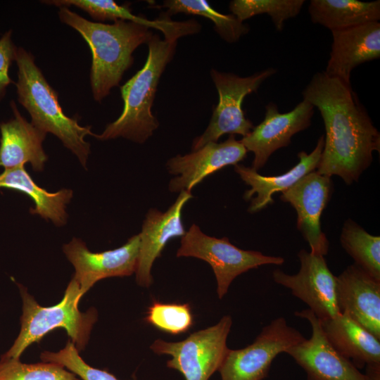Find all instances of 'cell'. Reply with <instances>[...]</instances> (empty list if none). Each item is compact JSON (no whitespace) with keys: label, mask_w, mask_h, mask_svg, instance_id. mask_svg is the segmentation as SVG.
I'll list each match as a JSON object with an SVG mask.
<instances>
[{"label":"cell","mask_w":380,"mask_h":380,"mask_svg":"<svg viewBox=\"0 0 380 380\" xmlns=\"http://www.w3.org/2000/svg\"><path fill=\"white\" fill-rule=\"evenodd\" d=\"M247 153L244 146L234 135L221 143L209 142L184 156L177 155L167 162L170 174L177 175L169 184L173 192L191 191L207 176L229 165H236Z\"/></svg>","instance_id":"obj_15"},{"label":"cell","mask_w":380,"mask_h":380,"mask_svg":"<svg viewBox=\"0 0 380 380\" xmlns=\"http://www.w3.org/2000/svg\"><path fill=\"white\" fill-rule=\"evenodd\" d=\"M192 198L191 191H182L170 208L162 213L151 209L147 213L139 235V251L136 280L148 287L153 282L151 273L153 262L172 238L183 236L186 231L182 221V208Z\"/></svg>","instance_id":"obj_17"},{"label":"cell","mask_w":380,"mask_h":380,"mask_svg":"<svg viewBox=\"0 0 380 380\" xmlns=\"http://www.w3.org/2000/svg\"><path fill=\"white\" fill-rule=\"evenodd\" d=\"M20 294L23 299L20 331L13 346L2 357L19 359L30 345L39 341L56 328L65 329L78 351L85 348L98 314L94 308L84 312L80 311L78 303L82 296L78 283L73 278L61 301L53 306L39 305L22 286Z\"/></svg>","instance_id":"obj_5"},{"label":"cell","mask_w":380,"mask_h":380,"mask_svg":"<svg viewBox=\"0 0 380 380\" xmlns=\"http://www.w3.org/2000/svg\"><path fill=\"white\" fill-rule=\"evenodd\" d=\"M0 380H80L76 375L53 362L24 364L19 359L0 360Z\"/></svg>","instance_id":"obj_28"},{"label":"cell","mask_w":380,"mask_h":380,"mask_svg":"<svg viewBox=\"0 0 380 380\" xmlns=\"http://www.w3.org/2000/svg\"><path fill=\"white\" fill-rule=\"evenodd\" d=\"M57 7H77L87 12L92 19L98 23L106 20H127L146 25L150 28L159 30L165 38H177L184 36L187 32V25L184 21H172L165 13L160 15L155 20L135 15L132 13L129 4L119 5L112 0H45L41 1Z\"/></svg>","instance_id":"obj_23"},{"label":"cell","mask_w":380,"mask_h":380,"mask_svg":"<svg viewBox=\"0 0 380 380\" xmlns=\"http://www.w3.org/2000/svg\"><path fill=\"white\" fill-rule=\"evenodd\" d=\"M302 94L319 110L326 131L316 172L348 185L357 182L380 151V134L350 84L318 72Z\"/></svg>","instance_id":"obj_1"},{"label":"cell","mask_w":380,"mask_h":380,"mask_svg":"<svg viewBox=\"0 0 380 380\" xmlns=\"http://www.w3.org/2000/svg\"><path fill=\"white\" fill-rule=\"evenodd\" d=\"M336 304L346 314L380 339V281L353 263L336 277Z\"/></svg>","instance_id":"obj_16"},{"label":"cell","mask_w":380,"mask_h":380,"mask_svg":"<svg viewBox=\"0 0 380 380\" xmlns=\"http://www.w3.org/2000/svg\"><path fill=\"white\" fill-rule=\"evenodd\" d=\"M58 14L60 20L79 32L89 46L91 92L94 99L100 102L118 86L133 64L134 50L148 42L153 35L151 28L125 20L112 24L90 21L64 6L59 7Z\"/></svg>","instance_id":"obj_2"},{"label":"cell","mask_w":380,"mask_h":380,"mask_svg":"<svg viewBox=\"0 0 380 380\" xmlns=\"http://www.w3.org/2000/svg\"><path fill=\"white\" fill-rule=\"evenodd\" d=\"M331 32V49L324 72L350 84L351 72L355 67L380 57V23L371 22Z\"/></svg>","instance_id":"obj_18"},{"label":"cell","mask_w":380,"mask_h":380,"mask_svg":"<svg viewBox=\"0 0 380 380\" xmlns=\"http://www.w3.org/2000/svg\"><path fill=\"white\" fill-rule=\"evenodd\" d=\"M324 145V137L322 135L315 148L310 153L300 151L298 154L299 161L284 174L276 176H263L252 167L243 165H234L235 172L241 179L251 186L244 194V198L251 199L249 213H256L272 204V196L276 192H282L300 180L305 175L315 171L319 165Z\"/></svg>","instance_id":"obj_20"},{"label":"cell","mask_w":380,"mask_h":380,"mask_svg":"<svg viewBox=\"0 0 380 380\" xmlns=\"http://www.w3.org/2000/svg\"><path fill=\"white\" fill-rule=\"evenodd\" d=\"M12 31H6L0 38V101L6 94L8 86L13 83L9 77V68L15 61L17 46L12 40Z\"/></svg>","instance_id":"obj_31"},{"label":"cell","mask_w":380,"mask_h":380,"mask_svg":"<svg viewBox=\"0 0 380 380\" xmlns=\"http://www.w3.org/2000/svg\"><path fill=\"white\" fill-rule=\"evenodd\" d=\"M305 338L284 317H277L264 327L249 346L228 350L218 369L221 380H262L279 354Z\"/></svg>","instance_id":"obj_9"},{"label":"cell","mask_w":380,"mask_h":380,"mask_svg":"<svg viewBox=\"0 0 380 380\" xmlns=\"http://www.w3.org/2000/svg\"><path fill=\"white\" fill-rule=\"evenodd\" d=\"M320 324L332 347L357 368L380 364V339L349 316L339 313Z\"/></svg>","instance_id":"obj_21"},{"label":"cell","mask_w":380,"mask_h":380,"mask_svg":"<svg viewBox=\"0 0 380 380\" xmlns=\"http://www.w3.org/2000/svg\"><path fill=\"white\" fill-rule=\"evenodd\" d=\"M10 106L13 117L0 123V167L11 169L29 163L41 172L48 158L42 146L46 133L21 115L15 101Z\"/></svg>","instance_id":"obj_19"},{"label":"cell","mask_w":380,"mask_h":380,"mask_svg":"<svg viewBox=\"0 0 380 380\" xmlns=\"http://www.w3.org/2000/svg\"><path fill=\"white\" fill-rule=\"evenodd\" d=\"M63 251L75 267L73 279L78 283L83 296L101 279L130 276L136 272L139 235L132 236L118 248L99 253L91 252L82 241L74 238L63 246Z\"/></svg>","instance_id":"obj_12"},{"label":"cell","mask_w":380,"mask_h":380,"mask_svg":"<svg viewBox=\"0 0 380 380\" xmlns=\"http://www.w3.org/2000/svg\"><path fill=\"white\" fill-rule=\"evenodd\" d=\"M340 239L343 248L355 264L380 281V237L369 234L348 219L343 224Z\"/></svg>","instance_id":"obj_25"},{"label":"cell","mask_w":380,"mask_h":380,"mask_svg":"<svg viewBox=\"0 0 380 380\" xmlns=\"http://www.w3.org/2000/svg\"><path fill=\"white\" fill-rule=\"evenodd\" d=\"M304 3V0H234L229 8L241 22L256 15L267 14L275 29L281 32L284 22L298 15Z\"/></svg>","instance_id":"obj_27"},{"label":"cell","mask_w":380,"mask_h":380,"mask_svg":"<svg viewBox=\"0 0 380 380\" xmlns=\"http://www.w3.org/2000/svg\"><path fill=\"white\" fill-rule=\"evenodd\" d=\"M276 72L274 68H270L250 76L241 77L212 69L210 76L217 90L219 101L208 127L203 134L194 139L192 151L207 143L217 142L225 134H236L243 137L248 135L254 126L245 116L243 101L248 94L256 92L262 82Z\"/></svg>","instance_id":"obj_8"},{"label":"cell","mask_w":380,"mask_h":380,"mask_svg":"<svg viewBox=\"0 0 380 380\" xmlns=\"http://www.w3.org/2000/svg\"><path fill=\"white\" fill-rule=\"evenodd\" d=\"M331 177L313 171L281 192L280 199L289 203L297 213V228L308 243L310 252L326 255L329 241L321 229V215L332 194Z\"/></svg>","instance_id":"obj_14"},{"label":"cell","mask_w":380,"mask_h":380,"mask_svg":"<svg viewBox=\"0 0 380 380\" xmlns=\"http://www.w3.org/2000/svg\"><path fill=\"white\" fill-rule=\"evenodd\" d=\"M40 357L43 362H53L67 368L82 380H119L108 372L87 364L72 341H68L65 348L58 352L42 353Z\"/></svg>","instance_id":"obj_30"},{"label":"cell","mask_w":380,"mask_h":380,"mask_svg":"<svg viewBox=\"0 0 380 380\" xmlns=\"http://www.w3.org/2000/svg\"><path fill=\"white\" fill-rule=\"evenodd\" d=\"M232 320L224 316L217 324L191 334L178 342L156 340L151 349L158 355H170L167 367L179 372L185 380H208L218 371L228 350L227 338Z\"/></svg>","instance_id":"obj_6"},{"label":"cell","mask_w":380,"mask_h":380,"mask_svg":"<svg viewBox=\"0 0 380 380\" xmlns=\"http://www.w3.org/2000/svg\"><path fill=\"white\" fill-rule=\"evenodd\" d=\"M365 367L366 380H380V364L369 365Z\"/></svg>","instance_id":"obj_32"},{"label":"cell","mask_w":380,"mask_h":380,"mask_svg":"<svg viewBox=\"0 0 380 380\" xmlns=\"http://www.w3.org/2000/svg\"><path fill=\"white\" fill-rule=\"evenodd\" d=\"M0 188L27 194L34 203V208L30 209L32 214H37L46 220H50L57 226L65 224V208L72 196V190L63 189L54 193L47 191L33 181L24 165L5 169L0 174Z\"/></svg>","instance_id":"obj_22"},{"label":"cell","mask_w":380,"mask_h":380,"mask_svg":"<svg viewBox=\"0 0 380 380\" xmlns=\"http://www.w3.org/2000/svg\"><path fill=\"white\" fill-rule=\"evenodd\" d=\"M298 257L300 262L298 272L288 274L277 269L272 272L274 282L290 289L320 321L339 314L336 296V277L330 271L324 255L302 249Z\"/></svg>","instance_id":"obj_10"},{"label":"cell","mask_w":380,"mask_h":380,"mask_svg":"<svg viewBox=\"0 0 380 380\" xmlns=\"http://www.w3.org/2000/svg\"><path fill=\"white\" fill-rule=\"evenodd\" d=\"M295 315L308 321L312 336L285 353L304 369L307 380H366L365 374L329 343L312 311L303 310Z\"/></svg>","instance_id":"obj_11"},{"label":"cell","mask_w":380,"mask_h":380,"mask_svg":"<svg viewBox=\"0 0 380 380\" xmlns=\"http://www.w3.org/2000/svg\"><path fill=\"white\" fill-rule=\"evenodd\" d=\"M177 256L194 257L207 262L215 273L220 299L227 293L232 281L242 273L261 265H280L284 262L281 257L239 248L226 237L209 236L195 224L182 236Z\"/></svg>","instance_id":"obj_7"},{"label":"cell","mask_w":380,"mask_h":380,"mask_svg":"<svg viewBox=\"0 0 380 380\" xmlns=\"http://www.w3.org/2000/svg\"><path fill=\"white\" fill-rule=\"evenodd\" d=\"M177 39H161L153 34L143 68L120 87L124 108L121 115L108 124L104 131L94 137L100 140L123 137L137 143L145 142L158 127L151 108L159 80L173 58Z\"/></svg>","instance_id":"obj_3"},{"label":"cell","mask_w":380,"mask_h":380,"mask_svg":"<svg viewBox=\"0 0 380 380\" xmlns=\"http://www.w3.org/2000/svg\"><path fill=\"white\" fill-rule=\"evenodd\" d=\"M308 12L314 23L338 30L379 21L380 1L311 0Z\"/></svg>","instance_id":"obj_24"},{"label":"cell","mask_w":380,"mask_h":380,"mask_svg":"<svg viewBox=\"0 0 380 380\" xmlns=\"http://www.w3.org/2000/svg\"><path fill=\"white\" fill-rule=\"evenodd\" d=\"M15 61L18 67L15 83L18 100L30 115L31 123L43 132L57 137L85 167L90 145L84 138L94 136L91 127H82L76 119L64 113L57 92L46 81L31 53L18 47Z\"/></svg>","instance_id":"obj_4"},{"label":"cell","mask_w":380,"mask_h":380,"mask_svg":"<svg viewBox=\"0 0 380 380\" xmlns=\"http://www.w3.org/2000/svg\"><path fill=\"white\" fill-rule=\"evenodd\" d=\"M162 7L167 9L165 13L168 16L182 13L209 18L214 23L215 31L228 43L237 42L249 31L248 25L236 16L218 13L204 0H167L163 1Z\"/></svg>","instance_id":"obj_26"},{"label":"cell","mask_w":380,"mask_h":380,"mask_svg":"<svg viewBox=\"0 0 380 380\" xmlns=\"http://www.w3.org/2000/svg\"><path fill=\"white\" fill-rule=\"evenodd\" d=\"M144 320L164 332L179 334L193 325L191 309L188 303H165L154 301L148 307Z\"/></svg>","instance_id":"obj_29"},{"label":"cell","mask_w":380,"mask_h":380,"mask_svg":"<svg viewBox=\"0 0 380 380\" xmlns=\"http://www.w3.org/2000/svg\"><path fill=\"white\" fill-rule=\"evenodd\" d=\"M313 113L314 106L305 99L285 113L279 112L277 104L269 103L264 120L239 140L254 154L251 167L258 172L274 151L289 146L294 134L310 126Z\"/></svg>","instance_id":"obj_13"}]
</instances>
